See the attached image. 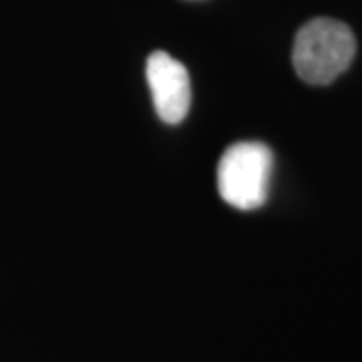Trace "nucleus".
<instances>
[{
    "instance_id": "obj_1",
    "label": "nucleus",
    "mask_w": 362,
    "mask_h": 362,
    "mask_svg": "<svg viewBox=\"0 0 362 362\" xmlns=\"http://www.w3.org/2000/svg\"><path fill=\"white\" fill-rule=\"evenodd\" d=\"M356 54V39L349 26L334 18H314L298 30L292 65L310 85H328L338 78Z\"/></svg>"
},
{
    "instance_id": "obj_2",
    "label": "nucleus",
    "mask_w": 362,
    "mask_h": 362,
    "mask_svg": "<svg viewBox=\"0 0 362 362\" xmlns=\"http://www.w3.org/2000/svg\"><path fill=\"white\" fill-rule=\"evenodd\" d=\"M274 156L258 141L230 145L218 165V192L228 206L252 211L266 204L270 192Z\"/></svg>"
},
{
    "instance_id": "obj_3",
    "label": "nucleus",
    "mask_w": 362,
    "mask_h": 362,
    "mask_svg": "<svg viewBox=\"0 0 362 362\" xmlns=\"http://www.w3.org/2000/svg\"><path fill=\"white\" fill-rule=\"evenodd\" d=\"M147 83L161 121L181 123L192 107V78L187 69L169 52L157 51L147 59Z\"/></svg>"
}]
</instances>
